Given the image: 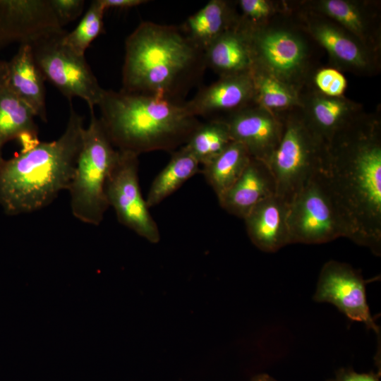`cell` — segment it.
<instances>
[{
    "label": "cell",
    "instance_id": "1",
    "mask_svg": "<svg viewBox=\"0 0 381 381\" xmlns=\"http://www.w3.org/2000/svg\"><path fill=\"white\" fill-rule=\"evenodd\" d=\"M347 237L381 253V123L361 114L327 145L318 171Z\"/></svg>",
    "mask_w": 381,
    "mask_h": 381
},
{
    "label": "cell",
    "instance_id": "2",
    "mask_svg": "<svg viewBox=\"0 0 381 381\" xmlns=\"http://www.w3.org/2000/svg\"><path fill=\"white\" fill-rule=\"evenodd\" d=\"M206 68L204 52L180 25L143 21L125 42L121 90L184 102Z\"/></svg>",
    "mask_w": 381,
    "mask_h": 381
},
{
    "label": "cell",
    "instance_id": "3",
    "mask_svg": "<svg viewBox=\"0 0 381 381\" xmlns=\"http://www.w3.org/2000/svg\"><path fill=\"white\" fill-rule=\"evenodd\" d=\"M84 117L70 105L66 129L60 137L4 159L0 164V206L16 216L50 205L68 190L79 153Z\"/></svg>",
    "mask_w": 381,
    "mask_h": 381
},
{
    "label": "cell",
    "instance_id": "4",
    "mask_svg": "<svg viewBox=\"0 0 381 381\" xmlns=\"http://www.w3.org/2000/svg\"><path fill=\"white\" fill-rule=\"evenodd\" d=\"M104 128L114 147L139 156L152 151L174 152L200 125L184 102L104 90L97 105Z\"/></svg>",
    "mask_w": 381,
    "mask_h": 381
},
{
    "label": "cell",
    "instance_id": "5",
    "mask_svg": "<svg viewBox=\"0 0 381 381\" xmlns=\"http://www.w3.org/2000/svg\"><path fill=\"white\" fill-rule=\"evenodd\" d=\"M119 152L110 141L99 118L90 111L83 133L73 175L68 190L72 214L80 222L98 226L109 207L106 195L107 179Z\"/></svg>",
    "mask_w": 381,
    "mask_h": 381
},
{
    "label": "cell",
    "instance_id": "6",
    "mask_svg": "<svg viewBox=\"0 0 381 381\" xmlns=\"http://www.w3.org/2000/svg\"><path fill=\"white\" fill-rule=\"evenodd\" d=\"M294 110L281 115L282 135L267 164L274 179L276 195L287 204L319 171L327 150L300 108Z\"/></svg>",
    "mask_w": 381,
    "mask_h": 381
},
{
    "label": "cell",
    "instance_id": "7",
    "mask_svg": "<svg viewBox=\"0 0 381 381\" xmlns=\"http://www.w3.org/2000/svg\"><path fill=\"white\" fill-rule=\"evenodd\" d=\"M243 25L253 65L262 68L301 92L308 73L309 49L305 38L288 27Z\"/></svg>",
    "mask_w": 381,
    "mask_h": 381
},
{
    "label": "cell",
    "instance_id": "8",
    "mask_svg": "<svg viewBox=\"0 0 381 381\" xmlns=\"http://www.w3.org/2000/svg\"><path fill=\"white\" fill-rule=\"evenodd\" d=\"M65 30L38 38L30 44L35 61L45 80H49L70 102L83 99L90 111L97 106L104 89L87 63L85 56L75 54L62 42Z\"/></svg>",
    "mask_w": 381,
    "mask_h": 381
},
{
    "label": "cell",
    "instance_id": "9",
    "mask_svg": "<svg viewBox=\"0 0 381 381\" xmlns=\"http://www.w3.org/2000/svg\"><path fill=\"white\" fill-rule=\"evenodd\" d=\"M291 243L318 244L347 232L338 210L318 171L288 204Z\"/></svg>",
    "mask_w": 381,
    "mask_h": 381
},
{
    "label": "cell",
    "instance_id": "10",
    "mask_svg": "<svg viewBox=\"0 0 381 381\" xmlns=\"http://www.w3.org/2000/svg\"><path fill=\"white\" fill-rule=\"evenodd\" d=\"M119 157L106 183L109 207L118 221L152 243L160 240L157 223L143 198L138 178V156L119 151Z\"/></svg>",
    "mask_w": 381,
    "mask_h": 381
},
{
    "label": "cell",
    "instance_id": "11",
    "mask_svg": "<svg viewBox=\"0 0 381 381\" xmlns=\"http://www.w3.org/2000/svg\"><path fill=\"white\" fill-rule=\"evenodd\" d=\"M313 299L335 306L351 320L363 322L380 334L368 305L365 281L351 265L333 260L327 262L321 269Z\"/></svg>",
    "mask_w": 381,
    "mask_h": 381
},
{
    "label": "cell",
    "instance_id": "12",
    "mask_svg": "<svg viewBox=\"0 0 381 381\" xmlns=\"http://www.w3.org/2000/svg\"><path fill=\"white\" fill-rule=\"evenodd\" d=\"M302 18L307 32L327 51L338 68L361 74L375 70L377 53L341 25L307 10Z\"/></svg>",
    "mask_w": 381,
    "mask_h": 381
},
{
    "label": "cell",
    "instance_id": "13",
    "mask_svg": "<svg viewBox=\"0 0 381 381\" xmlns=\"http://www.w3.org/2000/svg\"><path fill=\"white\" fill-rule=\"evenodd\" d=\"M62 30L49 0H0V49Z\"/></svg>",
    "mask_w": 381,
    "mask_h": 381
},
{
    "label": "cell",
    "instance_id": "14",
    "mask_svg": "<svg viewBox=\"0 0 381 381\" xmlns=\"http://www.w3.org/2000/svg\"><path fill=\"white\" fill-rule=\"evenodd\" d=\"M222 119L232 141L242 144L252 158L267 164L282 135L281 115L253 104Z\"/></svg>",
    "mask_w": 381,
    "mask_h": 381
},
{
    "label": "cell",
    "instance_id": "15",
    "mask_svg": "<svg viewBox=\"0 0 381 381\" xmlns=\"http://www.w3.org/2000/svg\"><path fill=\"white\" fill-rule=\"evenodd\" d=\"M253 104L255 91L250 71L219 77L185 102L188 111L196 117L223 113L227 116Z\"/></svg>",
    "mask_w": 381,
    "mask_h": 381
},
{
    "label": "cell",
    "instance_id": "16",
    "mask_svg": "<svg viewBox=\"0 0 381 381\" xmlns=\"http://www.w3.org/2000/svg\"><path fill=\"white\" fill-rule=\"evenodd\" d=\"M300 110L308 125L326 145L361 115V105L346 98L329 97L315 90L300 93Z\"/></svg>",
    "mask_w": 381,
    "mask_h": 381
},
{
    "label": "cell",
    "instance_id": "17",
    "mask_svg": "<svg viewBox=\"0 0 381 381\" xmlns=\"http://www.w3.org/2000/svg\"><path fill=\"white\" fill-rule=\"evenodd\" d=\"M307 11L334 21L374 52L380 47L377 15L368 1L317 0L307 3Z\"/></svg>",
    "mask_w": 381,
    "mask_h": 381
},
{
    "label": "cell",
    "instance_id": "18",
    "mask_svg": "<svg viewBox=\"0 0 381 381\" xmlns=\"http://www.w3.org/2000/svg\"><path fill=\"white\" fill-rule=\"evenodd\" d=\"M276 195V185L267 164L252 158L236 182L219 198L220 206L244 219L264 200Z\"/></svg>",
    "mask_w": 381,
    "mask_h": 381
},
{
    "label": "cell",
    "instance_id": "19",
    "mask_svg": "<svg viewBox=\"0 0 381 381\" xmlns=\"http://www.w3.org/2000/svg\"><path fill=\"white\" fill-rule=\"evenodd\" d=\"M287 213L288 204L277 195L257 205L243 219L251 242L267 253L290 244Z\"/></svg>",
    "mask_w": 381,
    "mask_h": 381
},
{
    "label": "cell",
    "instance_id": "20",
    "mask_svg": "<svg viewBox=\"0 0 381 381\" xmlns=\"http://www.w3.org/2000/svg\"><path fill=\"white\" fill-rule=\"evenodd\" d=\"M44 80L30 44H21L8 61L6 87L23 100L35 116L47 121Z\"/></svg>",
    "mask_w": 381,
    "mask_h": 381
},
{
    "label": "cell",
    "instance_id": "21",
    "mask_svg": "<svg viewBox=\"0 0 381 381\" xmlns=\"http://www.w3.org/2000/svg\"><path fill=\"white\" fill-rule=\"evenodd\" d=\"M207 68L219 77L249 72L253 65L246 30L241 21L224 32L204 51Z\"/></svg>",
    "mask_w": 381,
    "mask_h": 381
},
{
    "label": "cell",
    "instance_id": "22",
    "mask_svg": "<svg viewBox=\"0 0 381 381\" xmlns=\"http://www.w3.org/2000/svg\"><path fill=\"white\" fill-rule=\"evenodd\" d=\"M240 20L233 4L210 0L181 25L188 39L203 52L218 37L236 26Z\"/></svg>",
    "mask_w": 381,
    "mask_h": 381
},
{
    "label": "cell",
    "instance_id": "23",
    "mask_svg": "<svg viewBox=\"0 0 381 381\" xmlns=\"http://www.w3.org/2000/svg\"><path fill=\"white\" fill-rule=\"evenodd\" d=\"M198 161L185 146L173 152L171 159L152 181L146 202L152 207L174 193L199 171Z\"/></svg>",
    "mask_w": 381,
    "mask_h": 381
},
{
    "label": "cell",
    "instance_id": "24",
    "mask_svg": "<svg viewBox=\"0 0 381 381\" xmlns=\"http://www.w3.org/2000/svg\"><path fill=\"white\" fill-rule=\"evenodd\" d=\"M255 91V103L282 115L301 107L300 92L260 67L250 71Z\"/></svg>",
    "mask_w": 381,
    "mask_h": 381
},
{
    "label": "cell",
    "instance_id": "25",
    "mask_svg": "<svg viewBox=\"0 0 381 381\" xmlns=\"http://www.w3.org/2000/svg\"><path fill=\"white\" fill-rule=\"evenodd\" d=\"M251 159L242 144L232 141L218 156L202 166L204 176L217 198L240 177Z\"/></svg>",
    "mask_w": 381,
    "mask_h": 381
},
{
    "label": "cell",
    "instance_id": "26",
    "mask_svg": "<svg viewBox=\"0 0 381 381\" xmlns=\"http://www.w3.org/2000/svg\"><path fill=\"white\" fill-rule=\"evenodd\" d=\"M32 109L10 89L0 91V144L25 135H38Z\"/></svg>",
    "mask_w": 381,
    "mask_h": 381
},
{
    "label": "cell",
    "instance_id": "27",
    "mask_svg": "<svg viewBox=\"0 0 381 381\" xmlns=\"http://www.w3.org/2000/svg\"><path fill=\"white\" fill-rule=\"evenodd\" d=\"M231 142L226 123L222 119H216L201 123L184 145L199 164L204 166L218 156Z\"/></svg>",
    "mask_w": 381,
    "mask_h": 381
},
{
    "label": "cell",
    "instance_id": "28",
    "mask_svg": "<svg viewBox=\"0 0 381 381\" xmlns=\"http://www.w3.org/2000/svg\"><path fill=\"white\" fill-rule=\"evenodd\" d=\"M105 8L100 0L92 1L77 26L62 37L64 45L75 54L85 56L90 44L104 32Z\"/></svg>",
    "mask_w": 381,
    "mask_h": 381
},
{
    "label": "cell",
    "instance_id": "29",
    "mask_svg": "<svg viewBox=\"0 0 381 381\" xmlns=\"http://www.w3.org/2000/svg\"><path fill=\"white\" fill-rule=\"evenodd\" d=\"M314 90L326 96H344L347 81L344 75L334 68L318 70L312 78Z\"/></svg>",
    "mask_w": 381,
    "mask_h": 381
},
{
    "label": "cell",
    "instance_id": "30",
    "mask_svg": "<svg viewBox=\"0 0 381 381\" xmlns=\"http://www.w3.org/2000/svg\"><path fill=\"white\" fill-rule=\"evenodd\" d=\"M238 4L242 12L241 20L251 25L268 23L277 11L276 4L268 0H240Z\"/></svg>",
    "mask_w": 381,
    "mask_h": 381
},
{
    "label": "cell",
    "instance_id": "31",
    "mask_svg": "<svg viewBox=\"0 0 381 381\" xmlns=\"http://www.w3.org/2000/svg\"><path fill=\"white\" fill-rule=\"evenodd\" d=\"M49 3L61 28L78 18L85 6L83 0H49Z\"/></svg>",
    "mask_w": 381,
    "mask_h": 381
},
{
    "label": "cell",
    "instance_id": "32",
    "mask_svg": "<svg viewBox=\"0 0 381 381\" xmlns=\"http://www.w3.org/2000/svg\"><path fill=\"white\" fill-rule=\"evenodd\" d=\"M328 381H380L373 373H358L351 370L342 369L337 373L334 379Z\"/></svg>",
    "mask_w": 381,
    "mask_h": 381
},
{
    "label": "cell",
    "instance_id": "33",
    "mask_svg": "<svg viewBox=\"0 0 381 381\" xmlns=\"http://www.w3.org/2000/svg\"><path fill=\"white\" fill-rule=\"evenodd\" d=\"M105 10L108 8H128L144 4L145 0H100Z\"/></svg>",
    "mask_w": 381,
    "mask_h": 381
},
{
    "label": "cell",
    "instance_id": "34",
    "mask_svg": "<svg viewBox=\"0 0 381 381\" xmlns=\"http://www.w3.org/2000/svg\"><path fill=\"white\" fill-rule=\"evenodd\" d=\"M8 61L0 60V91L6 87Z\"/></svg>",
    "mask_w": 381,
    "mask_h": 381
},
{
    "label": "cell",
    "instance_id": "35",
    "mask_svg": "<svg viewBox=\"0 0 381 381\" xmlns=\"http://www.w3.org/2000/svg\"><path fill=\"white\" fill-rule=\"evenodd\" d=\"M250 381H277L272 376L262 373L254 376Z\"/></svg>",
    "mask_w": 381,
    "mask_h": 381
},
{
    "label": "cell",
    "instance_id": "36",
    "mask_svg": "<svg viewBox=\"0 0 381 381\" xmlns=\"http://www.w3.org/2000/svg\"><path fill=\"white\" fill-rule=\"evenodd\" d=\"M2 148H3V145L0 144V164L4 159V157H3V155H2Z\"/></svg>",
    "mask_w": 381,
    "mask_h": 381
}]
</instances>
